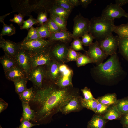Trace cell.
Instances as JSON below:
<instances>
[{"label":"cell","mask_w":128,"mask_h":128,"mask_svg":"<svg viewBox=\"0 0 128 128\" xmlns=\"http://www.w3.org/2000/svg\"><path fill=\"white\" fill-rule=\"evenodd\" d=\"M48 83L41 88L36 89L30 101L37 105L33 121L39 125L48 123L54 115L60 112L72 98L80 95L79 89L73 86L62 88L54 83Z\"/></svg>","instance_id":"6da1fadb"},{"label":"cell","mask_w":128,"mask_h":128,"mask_svg":"<svg viewBox=\"0 0 128 128\" xmlns=\"http://www.w3.org/2000/svg\"><path fill=\"white\" fill-rule=\"evenodd\" d=\"M93 79L101 84L114 85L123 79L127 73L123 69L117 53L110 56L105 62L90 69Z\"/></svg>","instance_id":"7a4b0ae2"},{"label":"cell","mask_w":128,"mask_h":128,"mask_svg":"<svg viewBox=\"0 0 128 128\" xmlns=\"http://www.w3.org/2000/svg\"><path fill=\"white\" fill-rule=\"evenodd\" d=\"M114 20L102 16L94 17L90 20L89 33L98 41L103 40L112 34Z\"/></svg>","instance_id":"3957f363"},{"label":"cell","mask_w":128,"mask_h":128,"mask_svg":"<svg viewBox=\"0 0 128 128\" xmlns=\"http://www.w3.org/2000/svg\"><path fill=\"white\" fill-rule=\"evenodd\" d=\"M53 42L48 39H40L26 41L23 40L18 43L20 49L30 53H33L49 50Z\"/></svg>","instance_id":"277c9868"},{"label":"cell","mask_w":128,"mask_h":128,"mask_svg":"<svg viewBox=\"0 0 128 128\" xmlns=\"http://www.w3.org/2000/svg\"><path fill=\"white\" fill-rule=\"evenodd\" d=\"M69 47L67 44L61 42L54 41L49 50V53L53 60L61 64L67 62Z\"/></svg>","instance_id":"5b68a950"},{"label":"cell","mask_w":128,"mask_h":128,"mask_svg":"<svg viewBox=\"0 0 128 128\" xmlns=\"http://www.w3.org/2000/svg\"><path fill=\"white\" fill-rule=\"evenodd\" d=\"M72 33L73 38H79L85 34L89 33L90 20L80 13L74 17Z\"/></svg>","instance_id":"8992f818"},{"label":"cell","mask_w":128,"mask_h":128,"mask_svg":"<svg viewBox=\"0 0 128 128\" xmlns=\"http://www.w3.org/2000/svg\"><path fill=\"white\" fill-rule=\"evenodd\" d=\"M84 54L89 58L92 63L95 64L96 65L103 63L108 56L101 49L98 41L97 40L89 46L88 50Z\"/></svg>","instance_id":"52a82bcc"},{"label":"cell","mask_w":128,"mask_h":128,"mask_svg":"<svg viewBox=\"0 0 128 128\" xmlns=\"http://www.w3.org/2000/svg\"><path fill=\"white\" fill-rule=\"evenodd\" d=\"M98 41L101 48L108 56L117 53L119 45L118 36L112 34Z\"/></svg>","instance_id":"ba28073f"},{"label":"cell","mask_w":128,"mask_h":128,"mask_svg":"<svg viewBox=\"0 0 128 128\" xmlns=\"http://www.w3.org/2000/svg\"><path fill=\"white\" fill-rule=\"evenodd\" d=\"M46 75L45 65L39 66L32 69L28 77L36 89L42 88Z\"/></svg>","instance_id":"9c48e42d"},{"label":"cell","mask_w":128,"mask_h":128,"mask_svg":"<svg viewBox=\"0 0 128 128\" xmlns=\"http://www.w3.org/2000/svg\"><path fill=\"white\" fill-rule=\"evenodd\" d=\"M14 58L16 65L25 72L28 78L32 69L30 53L25 50L20 49Z\"/></svg>","instance_id":"30bf717a"},{"label":"cell","mask_w":128,"mask_h":128,"mask_svg":"<svg viewBox=\"0 0 128 128\" xmlns=\"http://www.w3.org/2000/svg\"><path fill=\"white\" fill-rule=\"evenodd\" d=\"M101 16L112 20L120 18L122 17L126 18L128 13L121 7L112 3L108 5L102 10Z\"/></svg>","instance_id":"8fae6325"},{"label":"cell","mask_w":128,"mask_h":128,"mask_svg":"<svg viewBox=\"0 0 128 128\" xmlns=\"http://www.w3.org/2000/svg\"><path fill=\"white\" fill-rule=\"evenodd\" d=\"M49 50L37 53H30L32 69L38 66L46 65L53 60L49 53Z\"/></svg>","instance_id":"7c38bea8"},{"label":"cell","mask_w":128,"mask_h":128,"mask_svg":"<svg viewBox=\"0 0 128 128\" xmlns=\"http://www.w3.org/2000/svg\"><path fill=\"white\" fill-rule=\"evenodd\" d=\"M61 64L52 60L45 65L46 75L44 80L48 82L54 83L60 75L59 67Z\"/></svg>","instance_id":"4fadbf2b"},{"label":"cell","mask_w":128,"mask_h":128,"mask_svg":"<svg viewBox=\"0 0 128 128\" xmlns=\"http://www.w3.org/2000/svg\"><path fill=\"white\" fill-rule=\"evenodd\" d=\"M44 8L49 14H53L67 19L71 13L59 6L55 0H45Z\"/></svg>","instance_id":"5bb4252c"},{"label":"cell","mask_w":128,"mask_h":128,"mask_svg":"<svg viewBox=\"0 0 128 128\" xmlns=\"http://www.w3.org/2000/svg\"><path fill=\"white\" fill-rule=\"evenodd\" d=\"M82 97L80 95L75 96L63 107L60 112L66 115L71 112L80 111L83 108L81 103Z\"/></svg>","instance_id":"9a60e30c"},{"label":"cell","mask_w":128,"mask_h":128,"mask_svg":"<svg viewBox=\"0 0 128 128\" xmlns=\"http://www.w3.org/2000/svg\"><path fill=\"white\" fill-rule=\"evenodd\" d=\"M0 47L2 49L5 54L14 57L20 49L17 43L9 40H5L3 37H0Z\"/></svg>","instance_id":"2e32d148"},{"label":"cell","mask_w":128,"mask_h":128,"mask_svg":"<svg viewBox=\"0 0 128 128\" xmlns=\"http://www.w3.org/2000/svg\"><path fill=\"white\" fill-rule=\"evenodd\" d=\"M11 1L13 12H18L24 16L30 15L32 11L30 0H14Z\"/></svg>","instance_id":"e0dca14e"},{"label":"cell","mask_w":128,"mask_h":128,"mask_svg":"<svg viewBox=\"0 0 128 128\" xmlns=\"http://www.w3.org/2000/svg\"><path fill=\"white\" fill-rule=\"evenodd\" d=\"M73 75V71L69 67L65 71L61 73L60 76L54 83L60 87L73 86L72 82Z\"/></svg>","instance_id":"ac0fdd59"},{"label":"cell","mask_w":128,"mask_h":128,"mask_svg":"<svg viewBox=\"0 0 128 128\" xmlns=\"http://www.w3.org/2000/svg\"><path fill=\"white\" fill-rule=\"evenodd\" d=\"M73 38L72 33L67 31H63L52 33L48 39L52 41H59L68 44L70 42Z\"/></svg>","instance_id":"d6986e66"},{"label":"cell","mask_w":128,"mask_h":128,"mask_svg":"<svg viewBox=\"0 0 128 128\" xmlns=\"http://www.w3.org/2000/svg\"><path fill=\"white\" fill-rule=\"evenodd\" d=\"M4 73L6 78L13 82L21 78H26L28 79L26 73L17 65Z\"/></svg>","instance_id":"ffe728a7"},{"label":"cell","mask_w":128,"mask_h":128,"mask_svg":"<svg viewBox=\"0 0 128 128\" xmlns=\"http://www.w3.org/2000/svg\"><path fill=\"white\" fill-rule=\"evenodd\" d=\"M108 121L101 115L96 114L88 122L87 128H105Z\"/></svg>","instance_id":"44dd1931"},{"label":"cell","mask_w":128,"mask_h":128,"mask_svg":"<svg viewBox=\"0 0 128 128\" xmlns=\"http://www.w3.org/2000/svg\"><path fill=\"white\" fill-rule=\"evenodd\" d=\"M122 115L114 104L111 106L107 111L102 115L106 120H112L120 119Z\"/></svg>","instance_id":"7402d4cb"},{"label":"cell","mask_w":128,"mask_h":128,"mask_svg":"<svg viewBox=\"0 0 128 128\" xmlns=\"http://www.w3.org/2000/svg\"><path fill=\"white\" fill-rule=\"evenodd\" d=\"M0 62L2 65L4 73L16 65L14 57L5 54L0 57Z\"/></svg>","instance_id":"603a6c76"},{"label":"cell","mask_w":128,"mask_h":128,"mask_svg":"<svg viewBox=\"0 0 128 128\" xmlns=\"http://www.w3.org/2000/svg\"><path fill=\"white\" fill-rule=\"evenodd\" d=\"M118 37L119 52L128 62V37Z\"/></svg>","instance_id":"cb8c5ba5"},{"label":"cell","mask_w":128,"mask_h":128,"mask_svg":"<svg viewBox=\"0 0 128 128\" xmlns=\"http://www.w3.org/2000/svg\"><path fill=\"white\" fill-rule=\"evenodd\" d=\"M22 103L23 112L21 118L29 121H33L35 117V112L31 108L29 103L22 102Z\"/></svg>","instance_id":"d4e9b609"},{"label":"cell","mask_w":128,"mask_h":128,"mask_svg":"<svg viewBox=\"0 0 128 128\" xmlns=\"http://www.w3.org/2000/svg\"><path fill=\"white\" fill-rule=\"evenodd\" d=\"M96 99L98 102L108 106L115 104L117 100L115 93L107 94L98 97Z\"/></svg>","instance_id":"484cf974"},{"label":"cell","mask_w":128,"mask_h":128,"mask_svg":"<svg viewBox=\"0 0 128 128\" xmlns=\"http://www.w3.org/2000/svg\"><path fill=\"white\" fill-rule=\"evenodd\" d=\"M49 14L50 18L56 24L61 30L67 31V19L56 15L51 14Z\"/></svg>","instance_id":"4316f807"},{"label":"cell","mask_w":128,"mask_h":128,"mask_svg":"<svg viewBox=\"0 0 128 128\" xmlns=\"http://www.w3.org/2000/svg\"><path fill=\"white\" fill-rule=\"evenodd\" d=\"M35 94L33 87L27 88L23 92L18 95L21 102L29 103L33 98Z\"/></svg>","instance_id":"83f0119b"},{"label":"cell","mask_w":128,"mask_h":128,"mask_svg":"<svg viewBox=\"0 0 128 128\" xmlns=\"http://www.w3.org/2000/svg\"><path fill=\"white\" fill-rule=\"evenodd\" d=\"M113 31L117 34L118 37H128V22L119 25H114Z\"/></svg>","instance_id":"f1b7e54d"},{"label":"cell","mask_w":128,"mask_h":128,"mask_svg":"<svg viewBox=\"0 0 128 128\" xmlns=\"http://www.w3.org/2000/svg\"><path fill=\"white\" fill-rule=\"evenodd\" d=\"M115 105L122 115L128 112V98L117 100Z\"/></svg>","instance_id":"f546056e"},{"label":"cell","mask_w":128,"mask_h":128,"mask_svg":"<svg viewBox=\"0 0 128 128\" xmlns=\"http://www.w3.org/2000/svg\"><path fill=\"white\" fill-rule=\"evenodd\" d=\"M28 79L21 78L13 81L16 92L19 95L23 92L27 88L26 84Z\"/></svg>","instance_id":"4dcf8cb0"},{"label":"cell","mask_w":128,"mask_h":128,"mask_svg":"<svg viewBox=\"0 0 128 128\" xmlns=\"http://www.w3.org/2000/svg\"><path fill=\"white\" fill-rule=\"evenodd\" d=\"M98 102L95 98L90 100H86L82 97L81 99L82 105L83 108H86L96 112Z\"/></svg>","instance_id":"1f68e13d"},{"label":"cell","mask_w":128,"mask_h":128,"mask_svg":"<svg viewBox=\"0 0 128 128\" xmlns=\"http://www.w3.org/2000/svg\"><path fill=\"white\" fill-rule=\"evenodd\" d=\"M16 33V28L13 25L11 24L9 25L3 23V27L0 34V37L7 35L10 36Z\"/></svg>","instance_id":"d6a6232c"},{"label":"cell","mask_w":128,"mask_h":128,"mask_svg":"<svg viewBox=\"0 0 128 128\" xmlns=\"http://www.w3.org/2000/svg\"><path fill=\"white\" fill-rule=\"evenodd\" d=\"M36 28L41 39H48L49 38L51 33L44 23L42 25L37 27Z\"/></svg>","instance_id":"836d02e7"},{"label":"cell","mask_w":128,"mask_h":128,"mask_svg":"<svg viewBox=\"0 0 128 128\" xmlns=\"http://www.w3.org/2000/svg\"><path fill=\"white\" fill-rule=\"evenodd\" d=\"M76 62L77 65L78 67L92 63V61L89 58L80 52L79 53L78 57Z\"/></svg>","instance_id":"e575fe53"},{"label":"cell","mask_w":128,"mask_h":128,"mask_svg":"<svg viewBox=\"0 0 128 128\" xmlns=\"http://www.w3.org/2000/svg\"><path fill=\"white\" fill-rule=\"evenodd\" d=\"M29 18L24 21L23 25L20 26L21 30L26 29L28 30L34 25H37L38 23L37 19L34 18L30 15Z\"/></svg>","instance_id":"d590c367"},{"label":"cell","mask_w":128,"mask_h":128,"mask_svg":"<svg viewBox=\"0 0 128 128\" xmlns=\"http://www.w3.org/2000/svg\"><path fill=\"white\" fill-rule=\"evenodd\" d=\"M41 39L36 28L32 26L28 30L27 36L23 40L26 41Z\"/></svg>","instance_id":"8d00e7d4"},{"label":"cell","mask_w":128,"mask_h":128,"mask_svg":"<svg viewBox=\"0 0 128 128\" xmlns=\"http://www.w3.org/2000/svg\"><path fill=\"white\" fill-rule=\"evenodd\" d=\"M71 44L70 47L76 51H83L85 52L86 51L84 49L82 41L79 38H74Z\"/></svg>","instance_id":"74e56055"},{"label":"cell","mask_w":128,"mask_h":128,"mask_svg":"<svg viewBox=\"0 0 128 128\" xmlns=\"http://www.w3.org/2000/svg\"><path fill=\"white\" fill-rule=\"evenodd\" d=\"M44 23L47 27L51 34L61 30L56 24L50 18L48 19V21Z\"/></svg>","instance_id":"f35d334b"},{"label":"cell","mask_w":128,"mask_h":128,"mask_svg":"<svg viewBox=\"0 0 128 128\" xmlns=\"http://www.w3.org/2000/svg\"><path fill=\"white\" fill-rule=\"evenodd\" d=\"M82 41L83 45L85 46H89L93 43V41L95 37L89 33H86L82 37Z\"/></svg>","instance_id":"ab89813d"},{"label":"cell","mask_w":128,"mask_h":128,"mask_svg":"<svg viewBox=\"0 0 128 128\" xmlns=\"http://www.w3.org/2000/svg\"><path fill=\"white\" fill-rule=\"evenodd\" d=\"M55 1L59 6L70 13L74 8L68 0H55Z\"/></svg>","instance_id":"60d3db41"},{"label":"cell","mask_w":128,"mask_h":128,"mask_svg":"<svg viewBox=\"0 0 128 128\" xmlns=\"http://www.w3.org/2000/svg\"><path fill=\"white\" fill-rule=\"evenodd\" d=\"M48 13L46 10L41 11L38 13L36 19L38 23V25H42L48 21Z\"/></svg>","instance_id":"b9f144b4"},{"label":"cell","mask_w":128,"mask_h":128,"mask_svg":"<svg viewBox=\"0 0 128 128\" xmlns=\"http://www.w3.org/2000/svg\"><path fill=\"white\" fill-rule=\"evenodd\" d=\"M79 53L69 47L67 57V62L71 61H76L78 57Z\"/></svg>","instance_id":"7bdbcfd3"},{"label":"cell","mask_w":128,"mask_h":128,"mask_svg":"<svg viewBox=\"0 0 128 128\" xmlns=\"http://www.w3.org/2000/svg\"><path fill=\"white\" fill-rule=\"evenodd\" d=\"M111 106L98 102L95 113L102 115L107 111Z\"/></svg>","instance_id":"ee69618b"},{"label":"cell","mask_w":128,"mask_h":128,"mask_svg":"<svg viewBox=\"0 0 128 128\" xmlns=\"http://www.w3.org/2000/svg\"><path fill=\"white\" fill-rule=\"evenodd\" d=\"M24 16L23 15L20 13L18 14H15L14 15L13 18L10 19L9 21L11 22L16 23L20 26L23 25L24 21Z\"/></svg>","instance_id":"f6af8a7d"},{"label":"cell","mask_w":128,"mask_h":128,"mask_svg":"<svg viewBox=\"0 0 128 128\" xmlns=\"http://www.w3.org/2000/svg\"><path fill=\"white\" fill-rule=\"evenodd\" d=\"M84 97V99L86 100H90L95 99L92 94L90 89L87 87H85L81 90Z\"/></svg>","instance_id":"bcb514c9"},{"label":"cell","mask_w":128,"mask_h":128,"mask_svg":"<svg viewBox=\"0 0 128 128\" xmlns=\"http://www.w3.org/2000/svg\"><path fill=\"white\" fill-rule=\"evenodd\" d=\"M21 124L18 128H31L32 127L38 124H33L29 121L21 119L20 120Z\"/></svg>","instance_id":"7dc6e473"},{"label":"cell","mask_w":128,"mask_h":128,"mask_svg":"<svg viewBox=\"0 0 128 128\" xmlns=\"http://www.w3.org/2000/svg\"><path fill=\"white\" fill-rule=\"evenodd\" d=\"M120 120L123 128L128 126V112L123 115Z\"/></svg>","instance_id":"c3c4849f"},{"label":"cell","mask_w":128,"mask_h":128,"mask_svg":"<svg viewBox=\"0 0 128 128\" xmlns=\"http://www.w3.org/2000/svg\"><path fill=\"white\" fill-rule=\"evenodd\" d=\"M8 104L1 98L0 99V113L6 109L8 106Z\"/></svg>","instance_id":"681fc988"},{"label":"cell","mask_w":128,"mask_h":128,"mask_svg":"<svg viewBox=\"0 0 128 128\" xmlns=\"http://www.w3.org/2000/svg\"><path fill=\"white\" fill-rule=\"evenodd\" d=\"M80 5L82 7L86 8L88 5L92 1V0H79Z\"/></svg>","instance_id":"f907efd6"},{"label":"cell","mask_w":128,"mask_h":128,"mask_svg":"<svg viewBox=\"0 0 128 128\" xmlns=\"http://www.w3.org/2000/svg\"><path fill=\"white\" fill-rule=\"evenodd\" d=\"M115 4L118 6L121 7L128 3V0H116Z\"/></svg>","instance_id":"816d5d0a"},{"label":"cell","mask_w":128,"mask_h":128,"mask_svg":"<svg viewBox=\"0 0 128 128\" xmlns=\"http://www.w3.org/2000/svg\"><path fill=\"white\" fill-rule=\"evenodd\" d=\"M72 6L74 8L80 5L79 0H68Z\"/></svg>","instance_id":"f5cc1de1"},{"label":"cell","mask_w":128,"mask_h":128,"mask_svg":"<svg viewBox=\"0 0 128 128\" xmlns=\"http://www.w3.org/2000/svg\"><path fill=\"white\" fill-rule=\"evenodd\" d=\"M69 67L64 63L61 64L59 67V70L60 73L62 72L67 69Z\"/></svg>","instance_id":"db71d44e"},{"label":"cell","mask_w":128,"mask_h":128,"mask_svg":"<svg viewBox=\"0 0 128 128\" xmlns=\"http://www.w3.org/2000/svg\"><path fill=\"white\" fill-rule=\"evenodd\" d=\"M10 13H9L3 16H0V22L2 23H4V20L5 18L7 16L9 15Z\"/></svg>","instance_id":"11a10c76"},{"label":"cell","mask_w":128,"mask_h":128,"mask_svg":"<svg viewBox=\"0 0 128 128\" xmlns=\"http://www.w3.org/2000/svg\"><path fill=\"white\" fill-rule=\"evenodd\" d=\"M126 18H127L128 20V17Z\"/></svg>","instance_id":"9f6ffc18"},{"label":"cell","mask_w":128,"mask_h":128,"mask_svg":"<svg viewBox=\"0 0 128 128\" xmlns=\"http://www.w3.org/2000/svg\"><path fill=\"white\" fill-rule=\"evenodd\" d=\"M0 128H2L0 125Z\"/></svg>","instance_id":"6f0895ef"},{"label":"cell","mask_w":128,"mask_h":128,"mask_svg":"<svg viewBox=\"0 0 128 128\" xmlns=\"http://www.w3.org/2000/svg\"><path fill=\"white\" fill-rule=\"evenodd\" d=\"M124 128H128V126L127 127Z\"/></svg>","instance_id":"680465c9"},{"label":"cell","mask_w":128,"mask_h":128,"mask_svg":"<svg viewBox=\"0 0 128 128\" xmlns=\"http://www.w3.org/2000/svg\"></svg>","instance_id":"91938a15"},{"label":"cell","mask_w":128,"mask_h":128,"mask_svg":"<svg viewBox=\"0 0 128 128\" xmlns=\"http://www.w3.org/2000/svg\"></svg>","instance_id":"94428289"}]
</instances>
